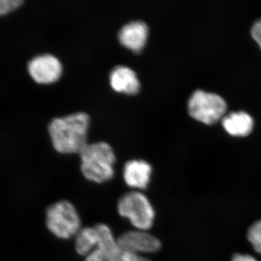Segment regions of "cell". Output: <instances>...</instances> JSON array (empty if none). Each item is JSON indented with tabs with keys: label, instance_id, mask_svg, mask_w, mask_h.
Listing matches in <instances>:
<instances>
[{
	"label": "cell",
	"instance_id": "cell-16",
	"mask_svg": "<svg viewBox=\"0 0 261 261\" xmlns=\"http://www.w3.org/2000/svg\"><path fill=\"white\" fill-rule=\"evenodd\" d=\"M22 0H0V16L10 14L23 4Z\"/></svg>",
	"mask_w": 261,
	"mask_h": 261
},
{
	"label": "cell",
	"instance_id": "cell-13",
	"mask_svg": "<svg viewBox=\"0 0 261 261\" xmlns=\"http://www.w3.org/2000/svg\"><path fill=\"white\" fill-rule=\"evenodd\" d=\"M98 242L99 233L96 226L82 228L75 238V250L80 255L87 257L94 251Z\"/></svg>",
	"mask_w": 261,
	"mask_h": 261
},
{
	"label": "cell",
	"instance_id": "cell-10",
	"mask_svg": "<svg viewBox=\"0 0 261 261\" xmlns=\"http://www.w3.org/2000/svg\"><path fill=\"white\" fill-rule=\"evenodd\" d=\"M110 83L116 92L121 93L135 94L140 89V81L135 72L123 65L117 66L111 71Z\"/></svg>",
	"mask_w": 261,
	"mask_h": 261
},
{
	"label": "cell",
	"instance_id": "cell-3",
	"mask_svg": "<svg viewBox=\"0 0 261 261\" xmlns=\"http://www.w3.org/2000/svg\"><path fill=\"white\" fill-rule=\"evenodd\" d=\"M118 211L122 217L129 220L137 230L147 231L153 225V207L142 192L132 191L122 196L118 200Z\"/></svg>",
	"mask_w": 261,
	"mask_h": 261
},
{
	"label": "cell",
	"instance_id": "cell-11",
	"mask_svg": "<svg viewBox=\"0 0 261 261\" xmlns=\"http://www.w3.org/2000/svg\"><path fill=\"white\" fill-rule=\"evenodd\" d=\"M95 226L99 233V242L94 251L86 257L85 261H108L118 247L117 239L107 225L99 224Z\"/></svg>",
	"mask_w": 261,
	"mask_h": 261
},
{
	"label": "cell",
	"instance_id": "cell-4",
	"mask_svg": "<svg viewBox=\"0 0 261 261\" xmlns=\"http://www.w3.org/2000/svg\"><path fill=\"white\" fill-rule=\"evenodd\" d=\"M46 216L48 229L57 238H71L82 229L80 216L68 201H59L49 206Z\"/></svg>",
	"mask_w": 261,
	"mask_h": 261
},
{
	"label": "cell",
	"instance_id": "cell-14",
	"mask_svg": "<svg viewBox=\"0 0 261 261\" xmlns=\"http://www.w3.org/2000/svg\"><path fill=\"white\" fill-rule=\"evenodd\" d=\"M108 261H152L142 256L139 254L135 253L120 248L119 247L116 249V251L113 252L112 255L110 257Z\"/></svg>",
	"mask_w": 261,
	"mask_h": 261
},
{
	"label": "cell",
	"instance_id": "cell-5",
	"mask_svg": "<svg viewBox=\"0 0 261 261\" xmlns=\"http://www.w3.org/2000/svg\"><path fill=\"white\" fill-rule=\"evenodd\" d=\"M188 110L192 118L206 124H212L224 116L226 103L218 94L197 90L189 100Z\"/></svg>",
	"mask_w": 261,
	"mask_h": 261
},
{
	"label": "cell",
	"instance_id": "cell-6",
	"mask_svg": "<svg viewBox=\"0 0 261 261\" xmlns=\"http://www.w3.org/2000/svg\"><path fill=\"white\" fill-rule=\"evenodd\" d=\"M28 70L34 82L40 84H49L59 80L63 67L56 57L50 54H44L31 60L28 65Z\"/></svg>",
	"mask_w": 261,
	"mask_h": 261
},
{
	"label": "cell",
	"instance_id": "cell-18",
	"mask_svg": "<svg viewBox=\"0 0 261 261\" xmlns=\"http://www.w3.org/2000/svg\"><path fill=\"white\" fill-rule=\"evenodd\" d=\"M231 261H257L255 257L249 255H241V254H237L233 257Z\"/></svg>",
	"mask_w": 261,
	"mask_h": 261
},
{
	"label": "cell",
	"instance_id": "cell-17",
	"mask_svg": "<svg viewBox=\"0 0 261 261\" xmlns=\"http://www.w3.org/2000/svg\"><path fill=\"white\" fill-rule=\"evenodd\" d=\"M252 37L259 44L261 49V19L255 22L251 30Z\"/></svg>",
	"mask_w": 261,
	"mask_h": 261
},
{
	"label": "cell",
	"instance_id": "cell-15",
	"mask_svg": "<svg viewBox=\"0 0 261 261\" xmlns=\"http://www.w3.org/2000/svg\"><path fill=\"white\" fill-rule=\"evenodd\" d=\"M247 238L255 250L261 254V220L250 227Z\"/></svg>",
	"mask_w": 261,
	"mask_h": 261
},
{
	"label": "cell",
	"instance_id": "cell-9",
	"mask_svg": "<svg viewBox=\"0 0 261 261\" xmlns=\"http://www.w3.org/2000/svg\"><path fill=\"white\" fill-rule=\"evenodd\" d=\"M152 166L142 160H132L126 163L123 178L126 185L137 190H145L148 187L152 174Z\"/></svg>",
	"mask_w": 261,
	"mask_h": 261
},
{
	"label": "cell",
	"instance_id": "cell-8",
	"mask_svg": "<svg viewBox=\"0 0 261 261\" xmlns=\"http://www.w3.org/2000/svg\"><path fill=\"white\" fill-rule=\"evenodd\" d=\"M149 29L143 21H132L123 25L118 34V39L123 47L135 53H140L147 42Z\"/></svg>",
	"mask_w": 261,
	"mask_h": 261
},
{
	"label": "cell",
	"instance_id": "cell-2",
	"mask_svg": "<svg viewBox=\"0 0 261 261\" xmlns=\"http://www.w3.org/2000/svg\"><path fill=\"white\" fill-rule=\"evenodd\" d=\"M80 156L81 170L89 181L104 183L114 176L116 155L112 147L106 142L88 144Z\"/></svg>",
	"mask_w": 261,
	"mask_h": 261
},
{
	"label": "cell",
	"instance_id": "cell-1",
	"mask_svg": "<svg viewBox=\"0 0 261 261\" xmlns=\"http://www.w3.org/2000/svg\"><path fill=\"white\" fill-rule=\"evenodd\" d=\"M89 117L77 113L53 119L49 133L54 148L62 154H80L87 143Z\"/></svg>",
	"mask_w": 261,
	"mask_h": 261
},
{
	"label": "cell",
	"instance_id": "cell-7",
	"mask_svg": "<svg viewBox=\"0 0 261 261\" xmlns=\"http://www.w3.org/2000/svg\"><path fill=\"white\" fill-rule=\"evenodd\" d=\"M117 243L120 248L139 255L156 252L161 247L159 239L142 230L137 229L122 233L117 238Z\"/></svg>",
	"mask_w": 261,
	"mask_h": 261
},
{
	"label": "cell",
	"instance_id": "cell-12",
	"mask_svg": "<svg viewBox=\"0 0 261 261\" xmlns=\"http://www.w3.org/2000/svg\"><path fill=\"white\" fill-rule=\"evenodd\" d=\"M224 129L235 137H245L252 132L253 120L245 112L231 113L222 121Z\"/></svg>",
	"mask_w": 261,
	"mask_h": 261
}]
</instances>
